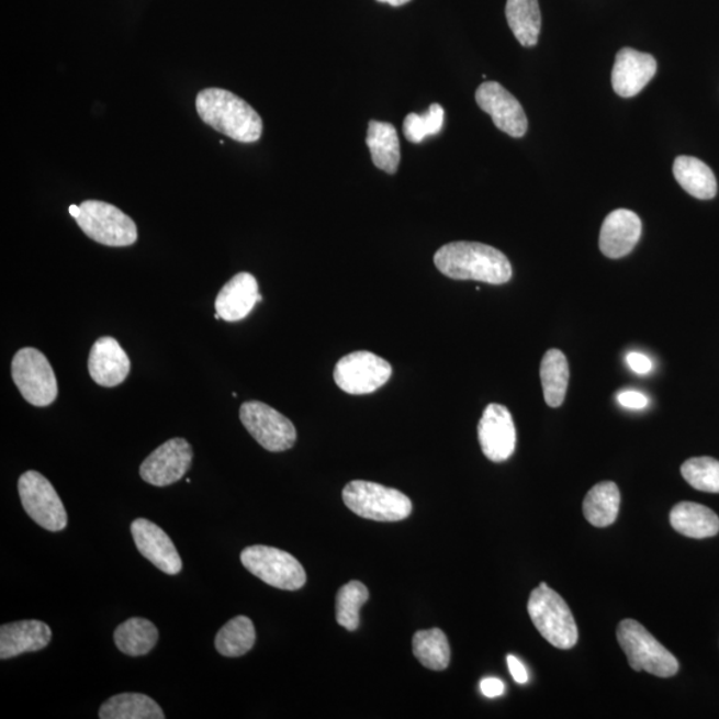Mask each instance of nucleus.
I'll list each match as a JSON object with an SVG mask.
<instances>
[{"mask_svg": "<svg viewBox=\"0 0 719 719\" xmlns=\"http://www.w3.org/2000/svg\"><path fill=\"white\" fill-rule=\"evenodd\" d=\"M435 266L447 278L499 285L512 279V266L498 249L483 243L453 241L435 255Z\"/></svg>", "mask_w": 719, "mask_h": 719, "instance_id": "nucleus-1", "label": "nucleus"}, {"mask_svg": "<svg viewBox=\"0 0 719 719\" xmlns=\"http://www.w3.org/2000/svg\"><path fill=\"white\" fill-rule=\"evenodd\" d=\"M200 119L212 128L240 143L258 142L262 121L246 100L222 89H205L196 97Z\"/></svg>", "mask_w": 719, "mask_h": 719, "instance_id": "nucleus-2", "label": "nucleus"}, {"mask_svg": "<svg viewBox=\"0 0 719 719\" xmlns=\"http://www.w3.org/2000/svg\"><path fill=\"white\" fill-rule=\"evenodd\" d=\"M342 502L367 520L396 523L411 516L414 505L404 493L371 481L355 480L342 491Z\"/></svg>", "mask_w": 719, "mask_h": 719, "instance_id": "nucleus-3", "label": "nucleus"}, {"mask_svg": "<svg viewBox=\"0 0 719 719\" xmlns=\"http://www.w3.org/2000/svg\"><path fill=\"white\" fill-rule=\"evenodd\" d=\"M531 622L550 645L572 649L578 641V629L565 599L547 584L531 592L528 602Z\"/></svg>", "mask_w": 719, "mask_h": 719, "instance_id": "nucleus-4", "label": "nucleus"}, {"mask_svg": "<svg viewBox=\"0 0 719 719\" xmlns=\"http://www.w3.org/2000/svg\"><path fill=\"white\" fill-rule=\"evenodd\" d=\"M617 640L633 671L648 672L661 678H671L677 674V659L640 622L623 620L618 625Z\"/></svg>", "mask_w": 719, "mask_h": 719, "instance_id": "nucleus-5", "label": "nucleus"}, {"mask_svg": "<svg viewBox=\"0 0 719 719\" xmlns=\"http://www.w3.org/2000/svg\"><path fill=\"white\" fill-rule=\"evenodd\" d=\"M79 227L93 241L109 247H128L137 240L136 224L115 205L86 200L79 205Z\"/></svg>", "mask_w": 719, "mask_h": 719, "instance_id": "nucleus-6", "label": "nucleus"}, {"mask_svg": "<svg viewBox=\"0 0 719 719\" xmlns=\"http://www.w3.org/2000/svg\"><path fill=\"white\" fill-rule=\"evenodd\" d=\"M12 380L27 403L34 406L52 405L58 397V381L52 364L40 349L22 348L12 359Z\"/></svg>", "mask_w": 719, "mask_h": 719, "instance_id": "nucleus-7", "label": "nucleus"}, {"mask_svg": "<svg viewBox=\"0 0 719 719\" xmlns=\"http://www.w3.org/2000/svg\"><path fill=\"white\" fill-rule=\"evenodd\" d=\"M241 564L262 583L283 591H299L306 583V574L300 562L284 550L255 546L243 550Z\"/></svg>", "mask_w": 719, "mask_h": 719, "instance_id": "nucleus-8", "label": "nucleus"}, {"mask_svg": "<svg viewBox=\"0 0 719 719\" xmlns=\"http://www.w3.org/2000/svg\"><path fill=\"white\" fill-rule=\"evenodd\" d=\"M18 490L24 510L37 525L49 531L66 529L68 518L65 505L43 474L35 471L23 473Z\"/></svg>", "mask_w": 719, "mask_h": 719, "instance_id": "nucleus-9", "label": "nucleus"}, {"mask_svg": "<svg viewBox=\"0 0 719 719\" xmlns=\"http://www.w3.org/2000/svg\"><path fill=\"white\" fill-rule=\"evenodd\" d=\"M240 420L249 435L270 452H284L295 446V425L270 405L260 402L244 403L240 406Z\"/></svg>", "mask_w": 719, "mask_h": 719, "instance_id": "nucleus-10", "label": "nucleus"}, {"mask_svg": "<svg viewBox=\"0 0 719 719\" xmlns=\"http://www.w3.org/2000/svg\"><path fill=\"white\" fill-rule=\"evenodd\" d=\"M391 377L390 362L367 351L344 356L337 362L334 372L336 385L349 395H368L377 392Z\"/></svg>", "mask_w": 719, "mask_h": 719, "instance_id": "nucleus-11", "label": "nucleus"}, {"mask_svg": "<svg viewBox=\"0 0 719 719\" xmlns=\"http://www.w3.org/2000/svg\"><path fill=\"white\" fill-rule=\"evenodd\" d=\"M193 452L184 439H171L155 449L141 467V478L154 486H168L186 476L192 464Z\"/></svg>", "mask_w": 719, "mask_h": 719, "instance_id": "nucleus-12", "label": "nucleus"}, {"mask_svg": "<svg viewBox=\"0 0 719 719\" xmlns=\"http://www.w3.org/2000/svg\"><path fill=\"white\" fill-rule=\"evenodd\" d=\"M479 108L491 115L495 126L512 137H523L528 131V117L523 105L497 81H485L476 91Z\"/></svg>", "mask_w": 719, "mask_h": 719, "instance_id": "nucleus-13", "label": "nucleus"}, {"mask_svg": "<svg viewBox=\"0 0 719 719\" xmlns=\"http://www.w3.org/2000/svg\"><path fill=\"white\" fill-rule=\"evenodd\" d=\"M479 441L486 459L504 462L510 459L516 449V427L506 406L490 404L479 423Z\"/></svg>", "mask_w": 719, "mask_h": 719, "instance_id": "nucleus-14", "label": "nucleus"}, {"mask_svg": "<svg viewBox=\"0 0 719 719\" xmlns=\"http://www.w3.org/2000/svg\"><path fill=\"white\" fill-rule=\"evenodd\" d=\"M131 533H133L136 548L144 559L153 562L166 574L177 575L181 572L183 562H181L178 550L170 536L158 525L146 518H137L131 524Z\"/></svg>", "mask_w": 719, "mask_h": 719, "instance_id": "nucleus-15", "label": "nucleus"}, {"mask_svg": "<svg viewBox=\"0 0 719 719\" xmlns=\"http://www.w3.org/2000/svg\"><path fill=\"white\" fill-rule=\"evenodd\" d=\"M656 72V61L652 55L622 48L616 56L611 72V85L617 96L633 98L645 89Z\"/></svg>", "mask_w": 719, "mask_h": 719, "instance_id": "nucleus-16", "label": "nucleus"}, {"mask_svg": "<svg viewBox=\"0 0 719 719\" xmlns=\"http://www.w3.org/2000/svg\"><path fill=\"white\" fill-rule=\"evenodd\" d=\"M641 233V218L633 211H613L604 221L599 234V249L606 258L621 259L633 251Z\"/></svg>", "mask_w": 719, "mask_h": 719, "instance_id": "nucleus-17", "label": "nucleus"}, {"mask_svg": "<svg viewBox=\"0 0 719 719\" xmlns=\"http://www.w3.org/2000/svg\"><path fill=\"white\" fill-rule=\"evenodd\" d=\"M130 358L114 337H100L93 344L89 358V372L100 386L114 387L127 379Z\"/></svg>", "mask_w": 719, "mask_h": 719, "instance_id": "nucleus-18", "label": "nucleus"}, {"mask_svg": "<svg viewBox=\"0 0 719 719\" xmlns=\"http://www.w3.org/2000/svg\"><path fill=\"white\" fill-rule=\"evenodd\" d=\"M261 302L259 284L254 274H235L218 292L215 302L216 314L225 322L235 323L246 318Z\"/></svg>", "mask_w": 719, "mask_h": 719, "instance_id": "nucleus-19", "label": "nucleus"}, {"mask_svg": "<svg viewBox=\"0 0 719 719\" xmlns=\"http://www.w3.org/2000/svg\"><path fill=\"white\" fill-rule=\"evenodd\" d=\"M53 633L48 625L30 620L5 623L0 628V659H14L16 655L37 652L52 642Z\"/></svg>", "mask_w": 719, "mask_h": 719, "instance_id": "nucleus-20", "label": "nucleus"}, {"mask_svg": "<svg viewBox=\"0 0 719 719\" xmlns=\"http://www.w3.org/2000/svg\"><path fill=\"white\" fill-rule=\"evenodd\" d=\"M674 530L690 539H709L719 531V517L708 506L696 503H679L671 512Z\"/></svg>", "mask_w": 719, "mask_h": 719, "instance_id": "nucleus-21", "label": "nucleus"}, {"mask_svg": "<svg viewBox=\"0 0 719 719\" xmlns=\"http://www.w3.org/2000/svg\"><path fill=\"white\" fill-rule=\"evenodd\" d=\"M367 146L371 151L373 165L386 173H396L402 160L400 141L395 126L391 123L371 121L368 124Z\"/></svg>", "mask_w": 719, "mask_h": 719, "instance_id": "nucleus-22", "label": "nucleus"}, {"mask_svg": "<svg viewBox=\"0 0 719 719\" xmlns=\"http://www.w3.org/2000/svg\"><path fill=\"white\" fill-rule=\"evenodd\" d=\"M673 173L678 184L693 198L710 200L717 195L715 173L704 161L692 156L675 159Z\"/></svg>", "mask_w": 719, "mask_h": 719, "instance_id": "nucleus-23", "label": "nucleus"}, {"mask_svg": "<svg viewBox=\"0 0 719 719\" xmlns=\"http://www.w3.org/2000/svg\"><path fill=\"white\" fill-rule=\"evenodd\" d=\"M506 21L512 33L524 47H533L541 33V11L539 0H508Z\"/></svg>", "mask_w": 719, "mask_h": 719, "instance_id": "nucleus-24", "label": "nucleus"}, {"mask_svg": "<svg viewBox=\"0 0 719 719\" xmlns=\"http://www.w3.org/2000/svg\"><path fill=\"white\" fill-rule=\"evenodd\" d=\"M620 490L611 481L594 485L584 499V516L593 527H610L620 510Z\"/></svg>", "mask_w": 719, "mask_h": 719, "instance_id": "nucleus-25", "label": "nucleus"}, {"mask_svg": "<svg viewBox=\"0 0 719 719\" xmlns=\"http://www.w3.org/2000/svg\"><path fill=\"white\" fill-rule=\"evenodd\" d=\"M102 719H162L160 706L151 697L137 693L117 694L102 705L99 710Z\"/></svg>", "mask_w": 719, "mask_h": 719, "instance_id": "nucleus-26", "label": "nucleus"}, {"mask_svg": "<svg viewBox=\"0 0 719 719\" xmlns=\"http://www.w3.org/2000/svg\"><path fill=\"white\" fill-rule=\"evenodd\" d=\"M114 640L122 653L131 656L146 655L159 640V631L146 618L134 617L119 625Z\"/></svg>", "mask_w": 719, "mask_h": 719, "instance_id": "nucleus-27", "label": "nucleus"}, {"mask_svg": "<svg viewBox=\"0 0 719 719\" xmlns=\"http://www.w3.org/2000/svg\"><path fill=\"white\" fill-rule=\"evenodd\" d=\"M543 397L552 408L564 403L569 385V362L559 349H549L543 356L540 368Z\"/></svg>", "mask_w": 719, "mask_h": 719, "instance_id": "nucleus-28", "label": "nucleus"}, {"mask_svg": "<svg viewBox=\"0 0 719 719\" xmlns=\"http://www.w3.org/2000/svg\"><path fill=\"white\" fill-rule=\"evenodd\" d=\"M256 630L254 622L246 616H237L218 630L215 647L224 656H241L255 645Z\"/></svg>", "mask_w": 719, "mask_h": 719, "instance_id": "nucleus-29", "label": "nucleus"}, {"mask_svg": "<svg viewBox=\"0 0 719 719\" xmlns=\"http://www.w3.org/2000/svg\"><path fill=\"white\" fill-rule=\"evenodd\" d=\"M414 654L430 671H446L450 662V647L441 629L420 630L414 636Z\"/></svg>", "mask_w": 719, "mask_h": 719, "instance_id": "nucleus-30", "label": "nucleus"}, {"mask_svg": "<svg viewBox=\"0 0 719 719\" xmlns=\"http://www.w3.org/2000/svg\"><path fill=\"white\" fill-rule=\"evenodd\" d=\"M369 599L367 586L351 581L341 587L336 596V621L340 627L356 630L360 625V610Z\"/></svg>", "mask_w": 719, "mask_h": 719, "instance_id": "nucleus-31", "label": "nucleus"}, {"mask_svg": "<svg viewBox=\"0 0 719 719\" xmlns=\"http://www.w3.org/2000/svg\"><path fill=\"white\" fill-rule=\"evenodd\" d=\"M443 121H446V111L439 103L430 105L429 110L423 115L412 112L404 121V136L405 139L420 144L428 136L439 135L443 128Z\"/></svg>", "mask_w": 719, "mask_h": 719, "instance_id": "nucleus-32", "label": "nucleus"}, {"mask_svg": "<svg viewBox=\"0 0 719 719\" xmlns=\"http://www.w3.org/2000/svg\"><path fill=\"white\" fill-rule=\"evenodd\" d=\"M686 483L694 490L719 493V461L711 458H694L681 467Z\"/></svg>", "mask_w": 719, "mask_h": 719, "instance_id": "nucleus-33", "label": "nucleus"}, {"mask_svg": "<svg viewBox=\"0 0 719 719\" xmlns=\"http://www.w3.org/2000/svg\"><path fill=\"white\" fill-rule=\"evenodd\" d=\"M618 403L628 409H643L649 405V398L641 392L623 391L618 393Z\"/></svg>", "mask_w": 719, "mask_h": 719, "instance_id": "nucleus-34", "label": "nucleus"}, {"mask_svg": "<svg viewBox=\"0 0 719 719\" xmlns=\"http://www.w3.org/2000/svg\"><path fill=\"white\" fill-rule=\"evenodd\" d=\"M627 361L631 371L639 374H647L652 371L653 368L652 360H650L647 355L640 352H630L627 356Z\"/></svg>", "mask_w": 719, "mask_h": 719, "instance_id": "nucleus-35", "label": "nucleus"}, {"mask_svg": "<svg viewBox=\"0 0 719 719\" xmlns=\"http://www.w3.org/2000/svg\"><path fill=\"white\" fill-rule=\"evenodd\" d=\"M506 661H508L512 677L515 678L516 683L527 684L529 681V674L523 662L518 660L517 656L510 654L506 656Z\"/></svg>", "mask_w": 719, "mask_h": 719, "instance_id": "nucleus-36", "label": "nucleus"}, {"mask_svg": "<svg viewBox=\"0 0 719 719\" xmlns=\"http://www.w3.org/2000/svg\"><path fill=\"white\" fill-rule=\"evenodd\" d=\"M480 690L487 698H496L503 696L505 692V685L503 681L498 678H484L481 681Z\"/></svg>", "mask_w": 719, "mask_h": 719, "instance_id": "nucleus-37", "label": "nucleus"}, {"mask_svg": "<svg viewBox=\"0 0 719 719\" xmlns=\"http://www.w3.org/2000/svg\"><path fill=\"white\" fill-rule=\"evenodd\" d=\"M380 3H386L393 5V8H400V5H404L406 3H409L411 0H378Z\"/></svg>", "mask_w": 719, "mask_h": 719, "instance_id": "nucleus-38", "label": "nucleus"}, {"mask_svg": "<svg viewBox=\"0 0 719 719\" xmlns=\"http://www.w3.org/2000/svg\"><path fill=\"white\" fill-rule=\"evenodd\" d=\"M68 211H70V215H71L74 218H77L78 215H79L80 209H79V205H75V204H72V205H70V209H68Z\"/></svg>", "mask_w": 719, "mask_h": 719, "instance_id": "nucleus-39", "label": "nucleus"}]
</instances>
